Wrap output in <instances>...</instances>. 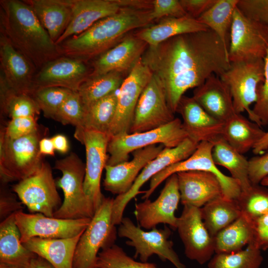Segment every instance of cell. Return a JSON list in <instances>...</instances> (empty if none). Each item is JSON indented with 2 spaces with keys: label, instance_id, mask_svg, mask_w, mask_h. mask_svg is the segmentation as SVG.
I'll return each instance as SVG.
<instances>
[{
  "label": "cell",
  "instance_id": "obj_5",
  "mask_svg": "<svg viewBox=\"0 0 268 268\" xmlns=\"http://www.w3.org/2000/svg\"><path fill=\"white\" fill-rule=\"evenodd\" d=\"M55 169L62 176L56 181L62 189L64 201L53 217L61 219L92 218L95 210L84 190L85 164L74 152L58 160Z\"/></svg>",
  "mask_w": 268,
  "mask_h": 268
},
{
  "label": "cell",
  "instance_id": "obj_28",
  "mask_svg": "<svg viewBox=\"0 0 268 268\" xmlns=\"http://www.w3.org/2000/svg\"><path fill=\"white\" fill-rule=\"evenodd\" d=\"M56 44L66 30L72 15V0H24Z\"/></svg>",
  "mask_w": 268,
  "mask_h": 268
},
{
  "label": "cell",
  "instance_id": "obj_21",
  "mask_svg": "<svg viewBox=\"0 0 268 268\" xmlns=\"http://www.w3.org/2000/svg\"><path fill=\"white\" fill-rule=\"evenodd\" d=\"M72 15L66 30L56 42L79 35L99 20L112 15L124 7L135 8V0H72Z\"/></svg>",
  "mask_w": 268,
  "mask_h": 268
},
{
  "label": "cell",
  "instance_id": "obj_39",
  "mask_svg": "<svg viewBox=\"0 0 268 268\" xmlns=\"http://www.w3.org/2000/svg\"><path fill=\"white\" fill-rule=\"evenodd\" d=\"M117 105L116 92L90 105L85 109L83 131L92 130L109 134L116 113Z\"/></svg>",
  "mask_w": 268,
  "mask_h": 268
},
{
  "label": "cell",
  "instance_id": "obj_59",
  "mask_svg": "<svg viewBox=\"0 0 268 268\" xmlns=\"http://www.w3.org/2000/svg\"><path fill=\"white\" fill-rule=\"evenodd\" d=\"M267 25H268V23L267 24Z\"/></svg>",
  "mask_w": 268,
  "mask_h": 268
},
{
  "label": "cell",
  "instance_id": "obj_47",
  "mask_svg": "<svg viewBox=\"0 0 268 268\" xmlns=\"http://www.w3.org/2000/svg\"><path fill=\"white\" fill-rule=\"evenodd\" d=\"M188 15L178 0H152L151 18L153 21L167 17Z\"/></svg>",
  "mask_w": 268,
  "mask_h": 268
},
{
  "label": "cell",
  "instance_id": "obj_30",
  "mask_svg": "<svg viewBox=\"0 0 268 268\" xmlns=\"http://www.w3.org/2000/svg\"><path fill=\"white\" fill-rule=\"evenodd\" d=\"M209 28L189 15L181 17H167L156 24L138 29L134 34L153 46L179 35L206 31Z\"/></svg>",
  "mask_w": 268,
  "mask_h": 268
},
{
  "label": "cell",
  "instance_id": "obj_50",
  "mask_svg": "<svg viewBox=\"0 0 268 268\" xmlns=\"http://www.w3.org/2000/svg\"><path fill=\"white\" fill-rule=\"evenodd\" d=\"M254 237L251 245L261 251L268 249V212L253 221Z\"/></svg>",
  "mask_w": 268,
  "mask_h": 268
},
{
  "label": "cell",
  "instance_id": "obj_54",
  "mask_svg": "<svg viewBox=\"0 0 268 268\" xmlns=\"http://www.w3.org/2000/svg\"><path fill=\"white\" fill-rule=\"evenodd\" d=\"M39 152L43 155H55V149L51 138L43 137L39 143Z\"/></svg>",
  "mask_w": 268,
  "mask_h": 268
},
{
  "label": "cell",
  "instance_id": "obj_18",
  "mask_svg": "<svg viewBox=\"0 0 268 268\" xmlns=\"http://www.w3.org/2000/svg\"><path fill=\"white\" fill-rule=\"evenodd\" d=\"M177 229L188 259L200 265L210 261L215 253L214 239L204 225L200 208L184 205Z\"/></svg>",
  "mask_w": 268,
  "mask_h": 268
},
{
  "label": "cell",
  "instance_id": "obj_37",
  "mask_svg": "<svg viewBox=\"0 0 268 268\" xmlns=\"http://www.w3.org/2000/svg\"><path fill=\"white\" fill-rule=\"evenodd\" d=\"M239 0H217L197 20L215 32L228 51V35Z\"/></svg>",
  "mask_w": 268,
  "mask_h": 268
},
{
  "label": "cell",
  "instance_id": "obj_14",
  "mask_svg": "<svg viewBox=\"0 0 268 268\" xmlns=\"http://www.w3.org/2000/svg\"><path fill=\"white\" fill-rule=\"evenodd\" d=\"M152 75L141 58L125 78L117 94L116 113L109 132L111 137L129 133L139 97Z\"/></svg>",
  "mask_w": 268,
  "mask_h": 268
},
{
  "label": "cell",
  "instance_id": "obj_17",
  "mask_svg": "<svg viewBox=\"0 0 268 268\" xmlns=\"http://www.w3.org/2000/svg\"><path fill=\"white\" fill-rule=\"evenodd\" d=\"M74 137L85 146L84 190L96 211L104 198L101 191L100 183L102 171L108 158L107 148L111 136L107 134L85 130Z\"/></svg>",
  "mask_w": 268,
  "mask_h": 268
},
{
  "label": "cell",
  "instance_id": "obj_38",
  "mask_svg": "<svg viewBox=\"0 0 268 268\" xmlns=\"http://www.w3.org/2000/svg\"><path fill=\"white\" fill-rule=\"evenodd\" d=\"M0 105L1 113L10 119L27 117L37 118L41 111L31 95L14 91L1 79Z\"/></svg>",
  "mask_w": 268,
  "mask_h": 268
},
{
  "label": "cell",
  "instance_id": "obj_3",
  "mask_svg": "<svg viewBox=\"0 0 268 268\" xmlns=\"http://www.w3.org/2000/svg\"><path fill=\"white\" fill-rule=\"evenodd\" d=\"M151 12V9L123 8L58 45L62 54L86 62L93 60L117 45L131 31L152 25Z\"/></svg>",
  "mask_w": 268,
  "mask_h": 268
},
{
  "label": "cell",
  "instance_id": "obj_42",
  "mask_svg": "<svg viewBox=\"0 0 268 268\" xmlns=\"http://www.w3.org/2000/svg\"><path fill=\"white\" fill-rule=\"evenodd\" d=\"M97 268H159L152 263L138 262L129 256L120 246L114 244L100 251Z\"/></svg>",
  "mask_w": 268,
  "mask_h": 268
},
{
  "label": "cell",
  "instance_id": "obj_48",
  "mask_svg": "<svg viewBox=\"0 0 268 268\" xmlns=\"http://www.w3.org/2000/svg\"><path fill=\"white\" fill-rule=\"evenodd\" d=\"M237 7L247 17L268 23V0H239Z\"/></svg>",
  "mask_w": 268,
  "mask_h": 268
},
{
  "label": "cell",
  "instance_id": "obj_25",
  "mask_svg": "<svg viewBox=\"0 0 268 268\" xmlns=\"http://www.w3.org/2000/svg\"><path fill=\"white\" fill-rule=\"evenodd\" d=\"M176 112L182 118V124L188 137L199 143H214L222 137L224 123L208 114L193 98L183 95Z\"/></svg>",
  "mask_w": 268,
  "mask_h": 268
},
{
  "label": "cell",
  "instance_id": "obj_9",
  "mask_svg": "<svg viewBox=\"0 0 268 268\" xmlns=\"http://www.w3.org/2000/svg\"><path fill=\"white\" fill-rule=\"evenodd\" d=\"M268 50V28L245 16L236 7L230 28V63L264 60Z\"/></svg>",
  "mask_w": 268,
  "mask_h": 268
},
{
  "label": "cell",
  "instance_id": "obj_33",
  "mask_svg": "<svg viewBox=\"0 0 268 268\" xmlns=\"http://www.w3.org/2000/svg\"><path fill=\"white\" fill-rule=\"evenodd\" d=\"M253 221L242 214L214 237L215 254H230L243 250L253 242Z\"/></svg>",
  "mask_w": 268,
  "mask_h": 268
},
{
  "label": "cell",
  "instance_id": "obj_4",
  "mask_svg": "<svg viewBox=\"0 0 268 268\" xmlns=\"http://www.w3.org/2000/svg\"><path fill=\"white\" fill-rule=\"evenodd\" d=\"M46 130L39 127L33 133L15 139L7 137L3 129L0 130V177L3 184L19 181L39 169L43 160L39 143Z\"/></svg>",
  "mask_w": 268,
  "mask_h": 268
},
{
  "label": "cell",
  "instance_id": "obj_10",
  "mask_svg": "<svg viewBox=\"0 0 268 268\" xmlns=\"http://www.w3.org/2000/svg\"><path fill=\"white\" fill-rule=\"evenodd\" d=\"M213 146L212 142H201L188 158L167 167L155 175L150 179L149 188L142 199H149L157 187L174 174L189 171H203L216 176L220 183L224 197L236 200L241 192L240 186L236 180L225 175L215 165L212 156Z\"/></svg>",
  "mask_w": 268,
  "mask_h": 268
},
{
  "label": "cell",
  "instance_id": "obj_27",
  "mask_svg": "<svg viewBox=\"0 0 268 268\" xmlns=\"http://www.w3.org/2000/svg\"><path fill=\"white\" fill-rule=\"evenodd\" d=\"M193 98L208 114L222 122L236 113L228 87L215 74L195 88Z\"/></svg>",
  "mask_w": 268,
  "mask_h": 268
},
{
  "label": "cell",
  "instance_id": "obj_20",
  "mask_svg": "<svg viewBox=\"0 0 268 268\" xmlns=\"http://www.w3.org/2000/svg\"><path fill=\"white\" fill-rule=\"evenodd\" d=\"M91 73L84 61L61 56L45 64L35 75V90L46 87H61L77 91Z\"/></svg>",
  "mask_w": 268,
  "mask_h": 268
},
{
  "label": "cell",
  "instance_id": "obj_57",
  "mask_svg": "<svg viewBox=\"0 0 268 268\" xmlns=\"http://www.w3.org/2000/svg\"><path fill=\"white\" fill-rule=\"evenodd\" d=\"M260 184L263 186H268V176L262 180Z\"/></svg>",
  "mask_w": 268,
  "mask_h": 268
},
{
  "label": "cell",
  "instance_id": "obj_11",
  "mask_svg": "<svg viewBox=\"0 0 268 268\" xmlns=\"http://www.w3.org/2000/svg\"><path fill=\"white\" fill-rule=\"evenodd\" d=\"M57 187L50 165L43 161L36 172L14 185L12 191L30 212L53 217L62 204Z\"/></svg>",
  "mask_w": 268,
  "mask_h": 268
},
{
  "label": "cell",
  "instance_id": "obj_6",
  "mask_svg": "<svg viewBox=\"0 0 268 268\" xmlns=\"http://www.w3.org/2000/svg\"><path fill=\"white\" fill-rule=\"evenodd\" d=\"M113 199L104 197L77 244L73 268H96L100 250L115 244L117 231L112 223Z\"/></svg>",
  "mask_w": 268,
  "mask_h": 268
},
{
  "label": "cell",
  "instance_id": "obj_34",
  "mask_svg": "<svg viewBox=\"0 0 268 268\" xmlns=\"http://www.w3.org/2000/svg\"><path fill=\"white\" fill-rule=\"evenodd\" d=\"M200 209L204 225L212 237L241 215L236 201L223 195L208 201Z\"/></svg>",
  "mask_w": 268,
  "mask_h": 268
},
{
  "label": "cell",
  "instance_id": "obj_24",
  "mask_svg": "<svg viewBox=\"0 0 268 268\" xmlns=\"http://www.w3.org/2000/svg\"><path fill=\"white\" fill-rule=\"evenodd\" d=\"M162 144L153 145L134 152L130 161L115 165H106L104 189L118 196L126 193L131 188L143 168L163 149Z\"/></svg>",
  "mask_w": 268,
  "mask_h": 268
},
{
  "label": "cell",
  "instance_id": "obj_8",
  "mask_svg": "<svg viewBox=\"0 0 268 268\" xmlns=\"http://www.w3.org/2000/svg\"><path fill=\"white\" fill-rule=\"evenodd\" d=\"M117 234L129 239L126 244L134 248V257H139L141 262H146L151 256L156 255L163 262H170L176 268H186L174 250L173 242L169 240L171 231L167 226L144 231L126 217L119 224Z\"/></svg>",
  "mask_w": 268,
  "mask_h": 268
},
{
  "label": "cell",
  "instance_id": "obj_46",
  "mask_svg": "<svg viewBox=\"0 0 268 268\" xmlns=\"http://www.w3.org/2000/svg\"><path fill=\"white\" fill-rule=\"evenodd\" d=\"M37 118L27 117L10 119L5 127L3 128L5 135L11 139H15L28 135L39 127Z\"/></svg>",
  "mask_w": 268,
  "mask_h": 268
},
{
  "label": "cell",
  "instance_id": "obj_58",
  "mask_svg": "<svg viewBox=\"0 0 268 268\" xmlns=\"http://www.w3.org/2000/svg\"><path fill=\"white\" fill-rule=\"evenodd\" d=\"M0 268H17L14 266L3 264V263H0Z\"/></svg>",
  "mask_w": 268,
  "mask_h": 268
},
{
  "label": "cell",
  "instance_id": "obj_45",
  "mask_svg": "<svg viewBox=\"0 0 268 268\" xmlns=\"http://www.w3.org/2000/svg\"><path fill=\"white\" fill-rule=\"evenodd\" d=\"M265 80L258 87L257 98L252 109L253 122L268 127V50L264 59Z\"/></svg>",
  "mask_w": 268,
  "mask_h": 268
},
{
  "label": "cell",
  "instance_id": "obj_22",
  "mask_svg": "<svg viewBox=\"0 0 268 268\" xmlns=\"http://www.w3.org/2000/svg\"><path fill=\"white\" fill-rule=\"evenodd\" d=\"M0 79L14 91L31 95L37 70L33 65L0 34Z\"/></svg>",
  "mask_w": 268,
  "mask_h": 268
},
{
  "label": "cell",
  "instance_id": "obj_32",
  "mask_svg": "<svg viewBox=\"0 0 268 268\" xmlns=\"http://www.w3.org/2000/svg\"><path fill=\"white\" fill-rule=\"evenodd\" d=\"M265 133L258 124L236 113L224 123L222 137L244 154L253 149Z\"/></svg>",
  "mask_w": 268,
  "mask_h": 268
},
{
  "label": "cell",
  "instance_id": "obj_29",
  "mask_svg": "<svg viewBox=\"0 0 268 268\" xmlns=\"http://www.w3.org/2000/svg\"><path fill=\"white\" fill-rule=\"evenodd\" d=\"M82 233L67 238L34 237L23 244L29 250L45 260L54 268H73L76 247Z\"/></svg>",
  "mask_w": 268,
  "mask_h": 268
},
{
  "label": "cell",
  "instance_id": "obj_44",
  "mask_svg": "<svg viewBox=\"0 0 268 268\" xmlns=\"http://www.w3.org/2000/svg\"><path fill=\"white\" fill-rule=\"evenodd\" d=\"M72 91L61 87H46L36 89L32 96L44 116L54 119L60 107Z\"/></svg>",
  "mask_w": 268,
  "mask_h": 268
},
{
  "label": "cell",
  "instance_id": "obj_13",
  "mask_svg": "<svg viewBox=\"0 0 268 268\" xmlns=\"http://www.w3.org/2000/svg\"><path fill=\"white\" fill-rule=\"evenodd\" d=\"M198 144L187 138L177 146L164 147L155 158L143 168L129 191L117 196L113 200L112 214L113 224L116 226L121 223L127 204L139 193L140 188L148 180L167 167L188 158L195 151Z\"/></svg>",
  "mask_w": 268,
  "mask_h": 268
},
{
  "label": "cell",
  "instance_id": "obj_31",
  "mask_svg": "<svg viewBox=\"0 0 268 268\" xmlns=\"http://www.w3.org/2000/svg\"><path fill=\"white\" fill-rule=\"evenodd\" d=\"M37 255L26 248L16 224L15 213L0 223V263L17 268H28Z\"/></svg>",
  "mask_w": 268,
  "mask_h": 268
},
{
  "label": "cell",
  "instance_id": "obj_36",
  "mask_svg": "<svg viewBox=\"0 0 268 268\" xmlns=\"http://www.w3.org/2000/svg\"><path fill=\"white\" fill-rule=\"evenodd\" d=\"M125 78L124 73L117 71L90 75L77 91L85 109L95 102L115 92L120 88Z\"/></svg>",
  "mask_w": 268,
  "mask_h": 268
},
{
  "label": "cell",
  "instance_id": "obj_55",
  "mask_svg": "<svg viewBox=\"0 0 268 268\" xmlns=\"http://www.w3.org/2000/svg\"><path fill=\"white\" fill-rule=\"evenodd\" d=\"M268 150V131L266 132L263 137L256 144L252 149L256 155H260Z\"/></svg>",
  "mask_w": 268,
  "mask_h": 268
},
{
  "label": "cell",
  "instance_id": "obj_12",
  "mask_svg": "<svg viewBox=\"0 0 268 268\" xmlns=\"http://www.w3.org/2000/svg\"><path fill=\"white\" fill-rule=\"evenodd\" d=\"M264 67L263 59L230 63L229 68L219 76L229 89L235 112H246L253 122L250 107L256 102L258 87L264 81Z\"/></svg>",
  "mask_w": 268,
  "mask_h": 268
},
{
  "label": "cell",
  "instance_id": "obj_26",
  "mask_svg": "<svg viewBox=\"0 0 268 268\" xmlns=\"http://www.w3.org/2000/svg\"><path fill=\"white\" fill-rule=\"evenodd\" d=\"M184 205L201 208L211 200L222 195L220 183L213 174L203 171H189L176 173Z\"/></svg>",
  "mask_w": 268,
  "mask_h": 268
},
{
  "label": "cell",
  "instance_id": "obj_15",
  "mask_svg": "<svg viewBox=\"0 0 268 268\" xmlns=\"http://www.w3.org/2000/svg\"><path fill=\"white\" fill-rule=\"evenodd\" d=\"M170 108L164 89L153 74L142 91L136 106L129 133L152 130L175 118Z\"/></svg>",
  "mask_w": 268,
  "mask_h": 268
},
{
  "label": "cell",
  "instance_id": "obj_35",
  "mask_svg": "<svg viewBox=\"0 0 268 268\" xmlns=\"http://www.w3.org/2000/svg\"><path fill=\"white\" fill-rule=\"evenodd\" d=\"M212 156L216 165L223 166L229 171L231 177L239 183L241 191L251 187L252 183L249 177V160L222 137L213 143Z\"/></svg>",
  "mask_w": 268,
  "mask_h": 268
},
{
  "label": "cell",
  "instance_id": "obj_52",
  "mask_svg": "<svg viewBox=\"0 0 268 268\" xmlns=\"http://www.w3.org/2000/svg\"><path fill=\"white\" fill-rule=\"evenodd\" d=\"M189 16L197 19L216 2L217 0H179Z\"/></svg>",
  "mask_w": 268,
  "mask_h": 268
},
{
  "label": "cell",
  "instance_id": "obj_19",
  "mask_svg": "<svg viewBox=\"0 0 268 268\" xmlns=\"http://www.w3.org/2000/svg\"><path fill=\"white\" fill-rule=\"evenodd\" d=\"M180 199L177 175L174 174L166 179L164 188L155 201L148 199L135 204L134 214L139 226L150 230L163 223L177 229L178 217L175 214Z\"/></svg>",
  "mask_w": 268,
  "mask_h": 268
},
{
  "label": "cell",
  "instance_id": "obj_49",
  "mask_svg": "<svg viewBox=\"0 0 268 268\" xmlns=\"http://www.w3.org/2000/svg\"><path fill=\"white\" fill-rule=\"evenodd\" d=\"M249 177L252 184H259L268 176V150L249 160Z\"/></svg>",
  "mask_w": 268,
  "mask_h": 268
},
{
  "label": "cell",
  "instance_id": "obj_56",
  "mask_svg": "<svg viewBox=\"0 0 268 268\" xmlns=\"http://www.w3.org/2000/svg\"><path fill=\"white\" fill-rule=\"evenodd\" d=\"M28 268H54L44 259L36 256L31 262Z\"/></svg>",
  "mask_w": 268,
  "mask_h": 268
},
{
  "label": "cell",
  "instance_id": "obj_16",
  "mask_svg": "<svg viewBox=\"0 0 268 268\" xmlns=\"http://www.w3.org/2000/svg\"><path fill=\"white\" fill-rule=\"evenodd\" d=\"M16 224L24 243L31 238H67L84 232L91 218L61 219L40 213H26L22 210L15 213Z\"/></svg>",
  "mask_w": 268,
  "mask_h": 268
},
{
  "label": "cell",
  "instance_id": "obj_7",
  "mask_svg": "<svg viewBox=\"0 0 268 268\" xmlns=\"http://www.w3.org/2000/svg\"><path fill=\"white\" fill-rule=\"evenodd\" d=\"M187 138L182 120L178 118L152 130L113 136L108 145L109 156L106 165H115L127 161L130 153L149 146L162 144L165 147H174Z\"/></svg>",
  "mask_w": 268,
  "mask_h": 268
},
{
  "label": "cell",
  "instance_id": "obj_23",
  "mask_svg": "<svg viewBox=\"0 0 268 268\" xmlns=\"http://www.w3.org/2000/svg\"><path fill=\"white\" fill-rule=\"evenodd\" d=\"M129 34L117 45L93 60L90 75L111 71L124 74L130 72L141 58L148 45L134 33Z\"/></svg>",
  "mask_w": 268,
  "mask_h": 268
},
{
  "label": "cell",
  "instance_id": "obj_53",
  "mask_svg": "<svg viewBox=\"0 0 268 268\" xmlns=\"http://www.w3.org/2000/svg\"><path fill=\"white\" fill-rule=\"evenodd\" d=\"M55 150L59 152L65 154L68 152L69 149V144L67 137L63 134H57L52 137Z\"/></svg>",
  "mask_w": 268,
  "mask_h": 268
},
{
  "label": "cell",
  "instance_id": "obj_60",
  "mask_svg": "<svg viewBox=\"0 0 268 268\" xmlns=\"http://www.w3.org/2000/svg\"></svg>",
  "mask_w": 268,
  "mask_h": 268
},
{
  "label": "cell",
  "instance_id": "obj_41",
  "mask_svg": "<svg viewBox=\"0 0 268 268\" xmlns=\"http://www.w3.org/2000/svg\"><path fill=\"white\" fill-rule=\"evenodd\" d=\"M236 201L241 214L252 221L268 212V189L262 185L252 184Z\"/></svg>",
  "mask_w": 268,
  "mask_h": 268
},
{
  "label": "cell",
  "instance_id": "obj_2",
  "mask_svg": "<svg viewBox=\"0 0 268 268\" xmlns=\"http://www.w3.org/2000/svg\"><path fill=\"white\" fill-rule=\"evenodd\" d=\"M0 33L39 70L63 56L30 6L24 0L0 1Z\"/></svg>",
  "mask_w": 268,
  "mask_h": 268
},
{
  "label": "cell",
  "instance_id": "obj_1",
  "mask_svg": "<svg viewBox=\"0 0 268 268\" xmlns=\"http://www.w3.org/2000/svg\"><path fill=\"white\" fill-rule=\"evenodd\" d=\"M141 61L161 83L174 113L185 92L199 87L212 74L220 76L230 66L228 50L210 29L148 46Z\"/></svg>",
  "mask_w": 268,
  "mask_h": 268
},
{
  "label": "cell",
  "instance_id": "obj_43",
  "mask_svg": "<svg viewBox=\"0 0 268 268\" xmlns=\"http://www.w3.org/2000/svg\"><path fill=\"white\" fill-rule=\"evenodd\" d=\"M85 109L77 91H73L60 107L54 120L75 127L74 135L83 131Z\"/></svg>",
  "mask_w": 268,
  "mask_h": 268
},
{
  "label": "cell",
  "instance_id": "obj_51",
  "mask_svg": "<svg viewBox=\"0 0 268 268\" xmlns=\"http://www.w3.org/2000/svg\"><path fill=\"white\" fill-rule=\"evenodd\" d=\"M22 202L14 195L3 188L0 190V218L3 220L10 215L22 210ZM1 220V221H2Z\"/></svg>",
  "mask_w": 268,
  "mask_h": 268
},
{
  "label": "cell",
  "instance_id": "obj_40",
  "mask_svg": "<svg viewBox=\"0 0 268 268\" xmlns=\"http://www.w3.org/2000/svg\"><path fill=\"white\" fill-rule=\"evenodd\" d=\"M261 251L253 245L230 254H215L208 268H260L263 261Z\"/></svg>",
  "mask_w": 268,
  "mask_h": 268
}]
</instances>
